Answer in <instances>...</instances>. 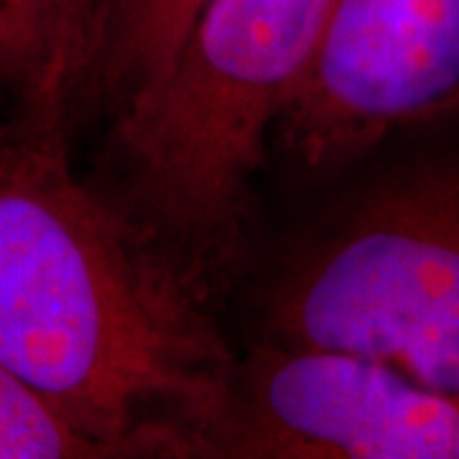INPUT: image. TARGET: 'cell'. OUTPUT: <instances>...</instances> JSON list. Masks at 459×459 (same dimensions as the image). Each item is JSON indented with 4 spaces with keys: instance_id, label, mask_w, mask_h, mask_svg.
<instances>
[{
    "instance_id": "6da1fadb",
    "label": "cell",
    "mask_w": 459,
    "mask_h": 459,
    "mask_svg": "<svg viewBox=\"0 0 459 459\" xmlns=\"http://www.w3.org/2000/svg\"><path fill=\"white\" fill-rule=\"evenodd\" d=\"M69 128L0 123V362L113 457H204L238 362L204 291L74 174Z\"/></svg>"
},
{
    "instance_id": "7a4b0ae2",
    "label": "cell",
    "mask_w": 459,
    "mask_h": 459,
    "mask_svg": "<svg viewBox=\"0 0 459 459\" xmlns=\"http://www.w3.org/2000/svg\"><path fill=\"white\" fill-rule=\"evenodd\" d=\"M334 0H210L179 56L110 115V197L204 291L238 246L265 141Z\"/></svg>"
},
{
    "instance_id": "3957f363",
    "label": "cell",
    "mask_w": 459,
    "mask_h": 459,
    "mask_svg": "<svg viewBox=\"0 0 459 459\" xmlns=\"http://www.w3.org/2000/svg\"><path fill=\"white\" fill-rule=\"evenodd\" d=\"M419 141L283 268L268 327L459 398V115Z\"/></svg>"
},
{
    "instance_id": "277c9868",
    "label": "cell",
    "mask_w": 459,
    "mask_h": 459,
    "mask_svg": "<svg viewBox=\"0 0 459 459\" xmlns=\"http://www.w3.org/2000/svg\"><path fill=\"white\" fill-rule=\"evenodd\" d=\"M459 115V0H334L273 141L334 171Z\"/></svg>"
},
{
    "instance_id": "52a82bcc",
    "label": "cell",
    "mask_w": 459,
    "mask_h": 459,
    "mask_svg": "<svg viewBox=\"0 0 459 459\" xmlns=\"http://www.w3.org/2000/svg\"><path fill=\"white\" fill-rule=\"evenodd\" d=\"M95 5L98 0H0V87L16 98V108L72 120Z\"/></svg>"
},
{
    "instance_id": "5b68a950",
    "label": "cell",
    "mask_w": 459,
    "mask_h": 459,
    "mask_svg": "<svg viewBox=\"0 0 459 459\" xmlns=\"http://www.w3.org/2000/svg\"><path fill=\"white\" fill-rule=\"evenodd\" d=\"M204 457L459 459V398L368 355L263 344L238 362Z\"/></svg>"
},
{
    "instance_id": "8992f818",
    "label": "cell",
    "mask_w": 459,
    "mask_h": 459,
    "mask_svg": "<svg viewBox=\"0 0 459 459\" xmlns=\"http://www.w3.org/2000/svg\"><path fill=\"white\" fill-rule=\"evenodd\" d=\"M210 0H98L72 95L80 110L115 115L156 84Z\"/></svg>"
},
{
    "instance_id": "ba28073f",
    "label": "cell",
    "mask_w": 459,
    "mask_h": 459,
    "mask_svg": "<svg viewBox=\"0 0 459 459\" xmlns=\"http://www.w3.org/2000/svg\"><path fill=\"white\" fill-rule=\"evenodd\" d=\"M110 449L0 362V459H98Z\"/></svg>"
}]
</instances>
